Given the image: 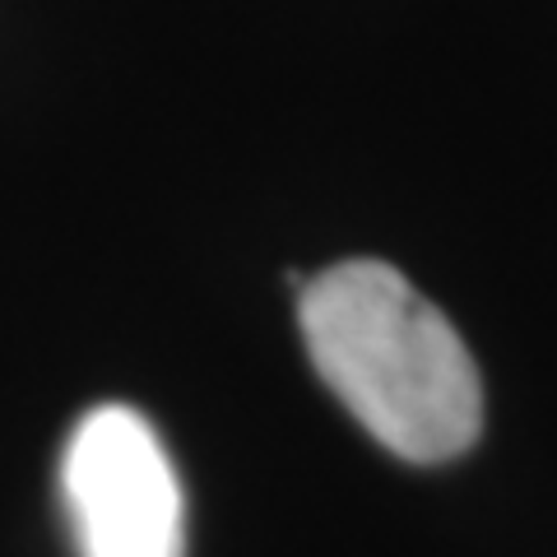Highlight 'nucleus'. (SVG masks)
Returning a JSON list of instances; mask_svg holds the SVG:
<instances>
[{"mask_svg":"<svg viewBox=\"0 0 557 557\" xmlns=\"http://www.w3.org/2000/svg\"><path fill=\"white\" fill-rule=\"evenodd\" d=\"M307 354L339 405L413 465L474 446L483 386L465 339L386 260H344L302 288Z\"/></svg>","mask_w":557,"mask_h":557,"instance_id":"obj_1","label":"nucleus"},{"mask_svg":"<svg viewBox=\"0 0 557 557\" xmlns=\"http://www.w3.org/2000/svg\"><path fill=\"white\" fill-rule=\"evenodd\" d=\"M61 497L79 557H186L177 469L131 405H98L75 423Z\"/></svg>","mask_w":557,"mask_h":557,"instance_id":"obj_2","label":"nucleus"}]
</instances>
